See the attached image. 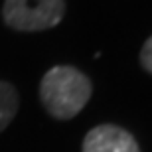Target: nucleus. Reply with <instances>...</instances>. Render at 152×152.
Masks as SVG:
<instances>
[{
	"label": "nucleus",
	"mask_w": 152,
	"mask_h": 152,
	"mask_svg": "<svg viewBox=\"0 0 152 152\" xmlns=\"http://www.w3.org/2000/svg\"><path fill=\"white\" fill-rule=\"evenodd\" d=\"M83 152H140L134 136L117 124H99L85 134Z\"/></svg>",
	"instance_id": "nucleus-3"
},
{
	"label": "nucleus",
	"mask_w": 152,
	"mask_h": 152,
	"mask_svg": "<svg viewBox=\"0 0 152 152\" xmlns=\"http://www.w3.org/2000/svg\"><path fill=\"white\" fill-rule=\"evenodd\" d=\"M18 105H20V99L14 85H10L8 81H0V132L16 117Z\"/></svg>",
	"instance_id": "nucleus-4"
},
{
	"label": "nucleus",
	"mask_w": 152,
	"mask_h": 152,
	"mask_svg": "<svg viewBox=\"0 0 152 152\" xmlns=\"http://www.w3.org/2000/svg\"><path fill=\"white\" fill-rule=\"evenodd\" d=\"M140 63L148 73H152V36L144 42V45L140 50Z\"/></svg>",
	"instance_id": "nucleus-5"
},
{
	"label": "nucleus",
	"mask_w": 152,
	"mask_h": 152,
	"mask_svg": "<svg viewBox=\"0 0 152 152\" xmlns=\"http://www.w3.org/2000/svg\"><path fill=\"white\" fill-rule=\"evenodd\" d=\"M93 87L85 73L71 65H56L42 77L39 99L53 118L69 121L77 117L91 99Z\"/></svg>",
	"instance_id": "nucleus-1"
},
{
	"label": "nucleus",
	"mask_w": 152,
	"mask_h": 152,
	"mask_svg": "<svg viewBox=\"0 0 152 152\" xmlns=\"http://www.w3.org/2000/svg\"><path fill=\"white\" fill-rule=\"evenodd\" d=\"M65 0H4L2 18L18 32H42L63 20Z\"/></svg>",
	"instance_id": "nucleus-2"
}]
</instances>
